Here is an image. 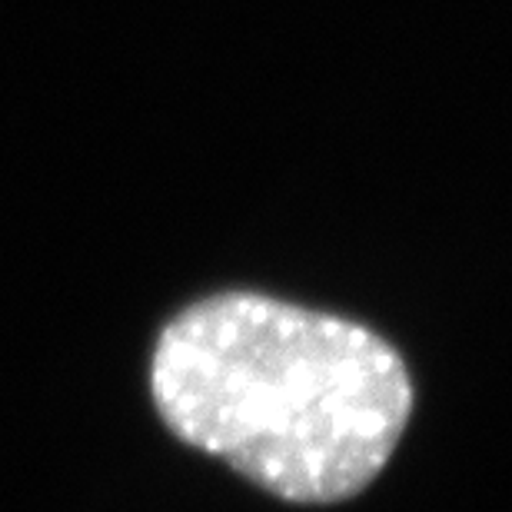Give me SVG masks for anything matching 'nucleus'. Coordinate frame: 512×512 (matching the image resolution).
I'll return each mask as SVG.
<instances>
[{"instance_id":"obj_1","label":"nucleus","mask_w":512,"mask_h":512,"mask_svg":"<svg viewBox=\"0 0 512 512\" xmlns=\"http://www.w3.org/2000/svg\"><path fill=\"white\" fill-rule=\"evenodd\" d=\"M150 393L173 436L300 506L363 493L413 416V380L380 333L247 290L163 326Z\"/></svg>"}]
</instances>
